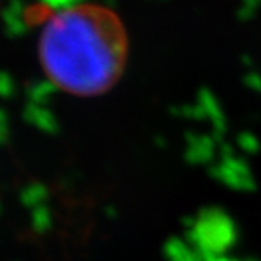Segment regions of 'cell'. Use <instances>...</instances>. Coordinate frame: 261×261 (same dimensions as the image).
I'll return each mask as SVG.
<instances>
[{
  "label": "cell",
  "instance_id": "cell-1",
  "mask_svg": "<svg viewBox=\"0 0 261 261\" xmlns=\"http://www.w3.org/2000/svg\"><path fill=\"white\" fill-rule=\"evenodd\" d=\"M127 33L120 16L99 4L69 5L44 24L38 55L47 79L74 96L104 95L121 79Z\"/></svg>",
  "mask_w": 261,
  "mask_h": 261
}]
</instances>
